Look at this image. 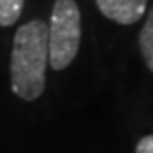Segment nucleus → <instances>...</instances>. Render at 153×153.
Wrapping results in <instances>:
<instances>
[{
  "label": "nucleus",
  "mask_w": 153,
  "mask_h": 153,
  "mask_svg": "<svg viewBox=\"0 0 153 153\" xmlns=\"http://www.w3.org/2000/svg\"><path fill=\"white\" fill-rule=\"evenodd\" d=\"M24 0H0V26H13L22 15Z\"/></svg>",
  "instance_id": "nucleus-5"
},
{
  "label": "nucleus",
  "mask_w": 153,
  "mask_h": 153,
  "mask_svg": "<svg viewBox=\"0 0 153 153\" xmlns=\"http://www.w3.org/2000/svg\"><path fill=\"white\" fill-rule=\"evenodd\" d=\"M48 67V26L33 19L20 24L11 50V91L24 102H35L46 89Z\"/></svg>",
  "instance_id": "nucleus-1"
},
{
  "label": "nucleus",
  "mask_w": 153,
  "mask_h": 153,
  "mask_svg": "<svg viewBox=\"0 0 153 153\" xmlns=\"http://www.w3.org/2000/svg\"><path fill=\"white\" fill-rule=\"evenodd\" d=\"M138 48H140L142 57H144L146 67L153 72V6L138 33Z\"/></svg>",
  "instance_id": "nucleus-4"
},
{
  "label": "nucleus",
  "mask_w": 153,
  "mask_h": 153,
  "mask_svg": "<svg viewBox=\"0 0 153 153\" xmlns=\"http://www.w3.org/2000/svg\"><path fill=\"white\" fill-rule=\"evenodd\" d=\"M81 42V11L76 0H56L48 24V63L65 70L78 56Z\"/></svg>",
  "instance_id": "nucleus-2"
},
{
  "label": "nucleus",
  "mask_w": 153,
  "mask_h": 153,
  "mask_svg": "<svg viewBox=\"0 0 153 153\" xmlns=\"http://www.w3.org/2000/svg\"><path fill=\"white\" fill-rule=\"evenodd\" d=\"M135 153H153V135H146L137 142Z\"/></svg>",
  "instance_id": "nucleus-6"
},
{
  "label": "nucleus",
  "mask_w": 153,
  "mask_h": 153,
  "mask_svg": "<svg viewBox=\"0 0 153 153\" xmlns=\"http://www.w3.org/2000/svg\"><path fill=\"white\" fill-rule=\"evenodd\" d=\"M100 13L122 26H131L144 17L148 0H96Z\"/></svg>",
  "instance_id": "nucleus-3"
}]
</instances>
